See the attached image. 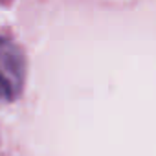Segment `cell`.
I'll use <instances>...</instances> for the list:
<instances>
[{
    "label": "cell",
    "instance_id": "obj_1",
    "mask_svg": "<svg viewBox=\"0 0 156 156\" xmlns=\"http://www.w3.org/2000/svg\"><path fill=\"white\" fill-rule=\"evenodd\" d=\"M24 81L26 59L22 50L9 39L0 37V99H17L22 92Z\"/></svg>",
    "mask_w": 156,
    "mask_h": 156
}]
</instances>
